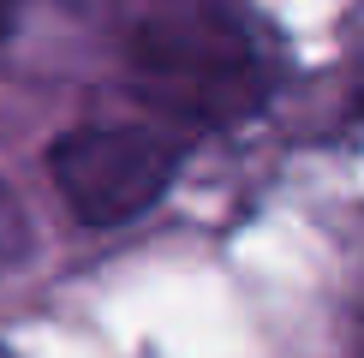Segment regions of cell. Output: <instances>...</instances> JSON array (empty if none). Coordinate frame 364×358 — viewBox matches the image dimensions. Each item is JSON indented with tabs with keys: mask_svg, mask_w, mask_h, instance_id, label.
<instances>
[{
	"mask_svg": "<svg viewBox=\"0 0 364 358\" xmlns=\"http://www.w3.org/2000/svg\"><path fill=\"white\" fill-rule=\"evenodd\" d=\"M132 72L161 108L227 126V119L263 108L269 72L251 30L215 6H173L149 12L132 30Z\"/></svg>",
	"mask_w": 364,
	"mask_h": 358,
	"instance_id": "6da1fadb",
	"label": "cell"
},
{
	"mask_svg": "<svg viewBox=\"0 0 364 358\" xmlns=\"http://www.w3.org/2000/svg\"><path fill=\"white\" fill-rule=\"evenodd\" d=\"M48 173L84 227H119L161 203L179 149L149 126H78L48 149Z\"/></svg>",
	"mask_w": 364,
	"mask_h": 358,
	"instance_id": "7a4b0ae2",
	"label": "cell"
},
{
	"mask_svg": "<svg viewBox=\"0 0 364 358\" xmlns=\"http://www.w3.org/2000/svg\"><path fill=\"white\" fill-rule=\"evenodd\" d=\"M30 251H36V233H30V215H24V203L12 197V185L0 179V275L24 268V263H30Z\"/></svg>",
	"mask_w": 364,
	"mask_h": 358,
	"instance_id": "3957f363",
	"label": "cell"
},
{
	"mask_svg": "<svg viewBox=\"0 0 364 358\" xmlns=\"http://www.w3.org/2000/svg\"><path fill=\"white\" fill-rule=\"evenodd\" d=\"M18 6H24V0H0V36H12V24H18Z\"/></svg>",
	"mask_w": 364,
	"mask_h": 358,
	"instance_id": "277c9868",
	"label": "cell"
},
{
	"mask_svg": "<svg viewBox=\"0 0 364 358\" xmlns=\"http://www.w3.org/2000/svg\"><path fill=\"white\" fill-rule=\"evenodd\" d=\"M0 358H6V352H0Z\"/></svg>",
	"mask_w": 364,
	"mask_h": 358,
	"instance_id": "5b68a950",
	"label": "cell"
}]
</instances>
